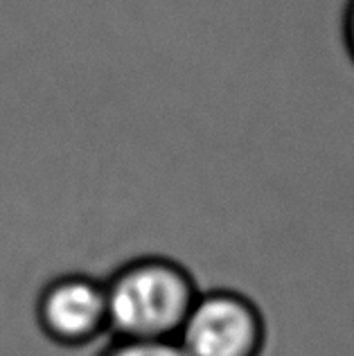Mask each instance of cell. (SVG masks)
<instances>
[{
	"label": "cell",
	"instance_id": "obj_1",
	"mask_svg": "<svg viewBox=\"0 0 354 356\" xmlns=\"http://www.w3.org/2000/svg\"><path fill=\"white\" fill-rule=\"evenodd\" d=\"M104 286L108 327L118 339H176L201 293L190 268L163 255L129 259Z\"/></svg>",
	"mask_w": 354,
	"mask_h": 356
},
{
	"label": "cell",
	"instance_id": "obj_2",
	"mask_svg": "<svg viewBox=\"0 0 354 356\" xmlns=\"http://www.w3.org/2000/svg\"><path fill=\"white\" fill-rule=\"evenodd\" d=\"M176 341L190 356H262L266 318L235 289L201 291Z\"/></svg>",
	"mask_w": 354,
	"mask_h": 356
},
{
	"label": "cell",
	"instance_id": "obj_3",
	"mask_svg": "<svg viewBox=\"0 0 354 356\" xmlns=\"http://www.w3.org/2000/svg\"><path fill=\"white\" fill-rule=\"evenodd\" d=\"M34 316L50 343L66 350L88 348L111 334L104 280L88 273L52 277L39 291Z\"/></svg>",
	"mask_w": 354,
	"mask_h": 356
},
{
	"label": "cell",
	"instance_id": "obj_4",
	"mask_svg": "<svg viewBox=\"0 0 354 356\" xmlns=\"http://www.w3.org/2000/svg\"><path fill=\"white\" fill-rule=\"evenodd\" d=\"M97 356H190L176 339H118Z\"/></svg>",
	"mask_w": 354,
	"mask_h": 356
},
{
	"label": "cell",
	"instance_id": "obj_5",
	"mask_svg": "<svg viewBox=\"0 0 354 356\" xmlns=\"http://www.w3.org/2000/svg\"><path fill=\"white\" fill-rule=\"evenodd\" d=\"M343 43H346L348 57L354 63V0H348L346 9H343Z\"/></svg>",
	"mask_w": 354,
	"mask_h": 356
}]
</instances>
